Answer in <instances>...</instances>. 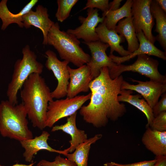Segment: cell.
Wrapping results in <instances>:
<instances>
[{
  "label": "cell",
  "instance_id": "9",
  "mask_svg": "<svg viewBox=\"0 0 166 166\" xmlns=\"http://www.w3.org/2000/svg\"><path fill=\"white\" fill-rule=\"evenodd\" d=\"M47 58L45 63L46 68L52 71L57 81L55 89L51 92L53 99H59L67 96L69 83V75L67 66L69 62L65 60L60 61L56 53L48 49L45 52Z\"/></svg>",
  "mask_w": 166,
  "mask_h": 166
},
{
  "label": "cell",
  "instance_id": "8",
  "mask_svg": "<svg viewBox=\"0 0 166 166\" xmlns=\"http://www.w3.org/2000/svg\"><path fill=\"white\" fill-rule=\"evenodd\" d=\"M151 1L133 0L131 12L136 34L142 31L146 38L154 44L156 40L152 33L154 23L150 8Z\"/></svg>",
  "mask_w": 166,
  "mask_h": 166
},
{
  "label": "cell",
  "instance_id": "3",
  "mask_svg": "<svg viewBox=\"0 0 166 166\" xmlns=\"http://www.w3.org/2000/svg\"><path fill=\"white\" fill-rule=\"evenodd\" d=\"M26 109L22 103L14 105L8 100L0 103V133L19 141L33 138L29 128Z\"/></svg>",
  "mask_w": 166,
  "mask_h": 166
},
{
  "label": "cell",
  "instance_id": "18",
  "mask_svg": "<svg viewBox=\"0 0 166 166\" xmlns=\"http://www.w3.org/2000/svg\"><path fill=\"white\" fill-rule=\"evenodd\" d=\"M95 31L101 42L108 45L110 47V54L114 51L117 52L121 57L128 56L131 53L124 49L120 45L124 42L125 38L118 35L115 30H109L106 27L104 20L96 28Z\"/></svg>",
  "mask_w": 166,
  "mask_h": 166
},
{
  "label": "cell",
  "instance_id": "13",
  "mask_svg": "<svg viewBox=\"0 0 166 166\" xmlns=\"http://www.w3.org/2000/svg\"><path fill=\"white\" fill-rule=\"evenodd\" d=\"M69 82L67 87V97L72 98L80 93L87 92L89 90V85L93 80L89 67L84 65L76 69L68 65Z\"/></svg>",
  "mask_w": 166,
  "mask_h": 166
},
{
  "label": "cell",
  "instance_id": "23",
  "mask_svg": "<svg viewBox=\"0 0 166 166\" xmlns=\"http://www.w3.org/2000/svg\"><path fill=\"white\" fill-rule=\"evenodd\" d=\"M150 10L156 22L155 31L158 33L155 37L161 46L166 52V14L160 7L155 0H152Z\"/></svg>",
  "mask_w": 166,
  "mask_h": 166
},
{
  "label": "cell",
  "instance_id": "24",
  "mask_svg": "<svg viewBox=\"0 0 166 166\" xmlns=\"http://www.w3.org/2000/svg\"><path fill=\"white\" fill-rule=\"evenodd\" d=\"M102 136L101 134H97L88 139L80 144L73 153L67 154L65 156L67 158L74 162L77 166H88L89 152L91 145L101 139Z\"/></svg>",
  "mask_w": 166,
  "mask_h": 166
},
{
  "label": "cell",
  "instance_id": "5",
  "mask_svg": "<svg viewBox=\"0 0 166 166\" xmlns=\"http://www.w3.org/2000/svg\"><path fill=\"white\" fill-rule=\"evenodd\" d=\"M21 59L17 60L14 64L12 79L8 86L7 96L12 104H18L17 94L24 82L33 73L41 74L44 66L37 60V56L28 45L23 48Z\"/></svg>",
  "mask_w": 166,
  "mask_h": 166
},
{
  "label": "cell",
  "instance_id": "25",
  "mask_svg": "<svg viewBox=\"0 0 166 166\" xmlns=\"http://www.w3.org/2000/svg\"><path fill=\"white\" fill-rule=\"evenodd\" d=\"M132 0H127L124 5L118 9L114 11L107 10L102 13L105 17L104 22L109 30H114L117 24L124 18L132 17L131 8Z\"/></svg>",
  "mask_w": 166,
  "mask_h": 166
},
{
  "label": "cell",
  "instance_id": "7",
  "mask_svg": "<svg viewBox=\"0 0 166 166\" xmlns=\"http://www.w3.org/2000/svg\"><path fill=\"white\" fill-rule=\"evenodd\" d=\"M91 93L77 96L72 98L53 100L49 102L47 107L45 128H51L60 119L68 117L77 112L83 105L90 99Z\"/></svg>",
  "mask_w": 166,
  "mask_h": 166
},
{
  "label": "cell",
  "instance_id": "35",
  "mask_svg": "<svg viewBox=\"0 0 166 166\" xmlns=\"http://www.w3.org/2000/svg\"><path fill=\"white\" fill-rule=\"evenodd\" d=\"M36 162H32L31 163L29 164H21L16 163L10 166H33L35 163ZM0 166H5L0 164Z\"/></svg>",
  "mask_w": 166,
  "mask_h": 166
},
{
  "label": "cell",
  "instance_id": "27",
  "mask_svg": "<svg viewBox=\"0 0 166 166\" xmlns=\"http://www.w3.org/2000/svg\"><path fill=\"white\" fill-rule=\"evenodd\" d=\"M36 166H77L73 161L66 158L61 157L60 155L56 156L53 161L45 160H40Z\"/></svg>",
  "mask_w": 166,
  "mask_h": 166
},
{
  "label": "cell",
  "instance_id": "28",
  "mask_svg": "<svg viewBox=\"0 0 166 166\" xmlns=\"http://www.w3.org/2000/svg\"><path fill=\"white\" fill-rule=\"evenodd\" d=\"M150 127L160 132L166 131V111L155 117Z\"/></svg>",
  "mask_w": 166,
  "mask_h": 166
},
{
  "label": "cell",
  "instance_id": "26",
  "mask_svg": "<svg viewBox=\"0 0 166 166\" xmlns=\"http://www.w3.org/2000/svg\"><path fill=\"white\" fill-rule=\"evenodd\" d=\"M78 0H57L58 8L55 14L57 20L62 22L69 16L72 9Z\"/></svg>",
  "mask_w": 166,
  "mask_h": 166
},
{
  "label": "cell",
  "instance_id": "31",
  "mask_svg": "<svg viewBox=\"0 0 166 166\" xmlns=\"http://www.w3.org/2000/svg\"><path fill=\"white\" fill-rule=\"evenodd\" d=\"M161 98L152 108L154 117L161 113L166 111V93L161 96Z\"/></svg>",
  "mask_w": 166,
  "mask_h": 166
},
{
  "label": "cell",
  "instance_id": "4",
  "mask_svg": "<svg viewBox=\"0 0 166 166\" xmlns=\"http://www.w3.org/2000/svg\"><path fill=\"white\" fill-rule=\"evenodd\" d=\"M47 45L53 46L61 58L79 67L89 62L91 56L80 46V42L72 34L60 30L58 23H55L47 35Z\"/></svg>",
  "mask_w": 166,
  "mask_h": 166
},
{
  "label": "cell",
  "instance_id": "34",
  "mask_svg": "<svg viewBox=\"0 0 166 166\" xmlns=\"http://www.w3.org/2000/svg\"><path fill=\"white\" fill-rule=\"evenodd\" d=\"M160 7L165 12H166V0H156Z\"/></svg>",
  "mask_w": 166,
  "mask_h": 166
},
{
  "label": "cell",
  "instance_id": "14",
  "mask_svg": "<svg viewBox=\"0 0 166 166\" xmlns=\"http://www.w3.org/2000/svg\"><path fill=\"white\" fill-rule=\"evenodd\" d=\"M22 18L23 26L26 28H29L31 26H33L41 30L43 35L42 44L47 45V34L55 23L49 18L47 8L38 5L35 11L31 9L24 15Z\"/></svg>",
  "mask_w": 166,
  "mask_h": 166
},
{
  "label": "cell",
  "instance_id": "20",
  "mask_svg": "<svg viewBox=\"0 0 166 166\" xmlns=\"http://www.w3.org/2000/svg\"><path fill=\"white\" fill-rule=\"evenodd\" d=\"M38 0H31L17 14H14L10 12L7 6V0H2L0 2V18L2 24L1 30H4L10 24H17L21 27H24L22 16L27 13L38 2Z\"/></svg>",
  "mask_w": 166,
  "mask_h": 166
},
{
  "label": "cell",
  "instance_id": "6",
  "mask_svg": "<svg viewBox=\"0 0 166 166\" xmlns=\"http://www.w3.org/2000/svg\"><path fill=\"white\" fill-rule=\"evenodd\" d=\"M137 56L136 61L132 64L117 65L109 69L111 78L114 79L124 72L132 71L144 75L150 80L166 83V76L161 74L158 71L159 63L157 60L146 54H141Z\"/></svg>",
  "mask_w": 166,
  "mask_h": 166
},
{
  "label": "cell",
  "instance_id": "2",
  "mask_svg": "<svg viewBox=\"0 0 166 166\" xmlns=\"http://www.w3.org/2000/svg\"><path fill=\"white\" fill-rule=\"evenodd\" d=\"M22 88L21 97L27 117L34 127L42 130L45 128L49 103L53 100L49 87L41 74L33 73L29 76Z\"/></svg>",
  "mask_w": 166,
  "mask_h": 166
},
{
  "label": "cell",
  "instance_id": "29",
  "mask_svg": "<svg viewBox=\"0 0 166 166\" xmlns=\"http://www.w3.org/2000/svg\"><path fill=\"white\" fill-rule=\"evenodd\" d=\"M109 7L108 0H88L82 10L95 8L101 10L103 13L108 10Z\"/></svg>",
  "mask_w": 166,
  "mask_h": 166
},
{
  "label": "cell",
  "instance_id": "11",
  "mask_svg": "<svg viewBox=\"0 0 166 166\" xmlns=\"http://www.w3.org/2000/svg\"><path fill=\"white\" fill-rule=\"evenodd\" d=\"M131 79L138 84H131L124 80L121 85V90H130L137 92L143 97L152 109L158 101L160 97L166 93V83L150 80L143 81Z\"/></svg>",
  "mask_w": 166,
  "mask_h": 166
},
{
  "label": "cell",
  "instance_id": "12",
  "mask_svg": "<svg viewBox=\"0 0 166 166\" xmlns=\"http://www.w3.org/2000/svg\"><path fill=\"white\" fill-rule=\"evenodd\" d=\"M83 43L86 45L90 50L91 59L86 65L89 67L93 80L97 77L103 67H107L109 70L117 64L108 56L106 51L108 45L99 40L94 42Z\"/></svg>",
  "mask_w": 166,
  "mask_h": 166
},
{
  "label": "cell",
  "instance_id": "17",
  "mask_svg": "<svg viewBox=\"0 0 166 166\" xmlns=\"http://www.w3.org/2000/svg\"><path fill=\"white\" fill-rule=\"evenodd\" d=\"M77 112L67 117V122L65 123L53 126L51 130L53 132L61 130L70 135L71 138L69 141L70 146L64 150L68 153L74 151L80 144L88 139L87 135L85 131L78 129L77 127Z\"/></svg>",
  "mask_w": 166,
  "mask_h": 166
},
{
  "label": "cell",
  "instance_id": "15",
  "mask_svg": "<svg viewBox=\"0 0 166 166\" xmlns=\"http://www.w3.org/2000/svg\"><path fill=\"white\" fill-rule=\"evenodd\" d=\"M139 42L138 49L129 55L123 57H119L113 54H110L109 57L117 65H119L124 62L128 61L136 56L141 54H146L148 56H156L162 59L166 60V52H163L157 48L153 44L148 40L141 31L136 34Z\"/></svg>",
  "mask_w": 166,
  "mask_h": 166
},
{
  "label": "cell",
  "instance_id": "32",
  "mask_svg": "<svg viewBox=\"0 0 166 166\" xmlns=\"http://www.w3.org/2000/svg\"><path fill=\"white\" fill-rule=\"evenodd\" d=\"M122 0H114L109 3L108 10L114 11L119 8Z\"/></svg>",
  "mask_w": 166,
  "mask_h": 166
},
{
  "label": "cell",
  "instance_id": "10",
  "mask_svg": "<svg viewBox=\"0 0 166 166\" xmlns=\"http://www.w3.org/2000/svg\"><path fill=\"white\" fill-rule=\"evenodd\" d=\"M87 17L80 16L78 19L81 24L74 29H69L66 32L74 36L78 39H81L84 42H94L99 40L95 29L99 23L103 22L105 17L99 16L97 9L88 8Z\"/></svg>",
  "mask_w": 166,
  "mask_h": 166
},
{
  "label": "cell",
  "instance_id": "33",
  "mask_svg": "<svg viewBox=\"0 0 166 166\" xmlns=\"http://www.w3.org/2000/svg\"><path fill=\"white\" fill-rule=\"evenodd\" d=\"M156 161L153 166H166V156H156Z\"/></svg>",
  "mask_w": 166,
  "mask_h": 166
},
{
  "label": "cell",
  "instance_id": "22",
  "mask_svg": "<svg viewBox=\"0 0 166 166\" xmlns=\"http://www.w3.org/2000/svg\"><path fill=\"white\" fill-rule=\"evenodd\" d=\"M132 17L120 21L115 29L117 33L126 39L128 45V50L132 53L139 47V42L132 22Z\"/></svg>",
  "mask_w": 166,
  "mask_h": 166
},
{
  "label": "cell",
  "instance_id": "19",
  "mask_svg": "<svg viewBox=\"0 0 166 166\" xmlns=\"http://www.w3.org/2000/svg\"><path fill=\"white\" fill-rule=\"evenodd\" d=\"M141 141L145 148L156 156H166V131L160 132L146 127Z\"/></svg>",
  "mask_w": 166,
  "mask_h": 166
},
{
  "label": "cell",
  "instance_id": "21",
  "mask_svg": "<svg viewBox=\"0 0 166 166\" xmlns=\"http://www.w3.org/2000/svg\"><path fill=\"white\" fill-rule=\"evenodd\" d=\"M133 91L130 90L122 89L118 97L119 102H126L136 108L146 116L147 121L146 127H150L154 117L152 109L139 94L132 95Z\"/></svg>",
  "mask_w": 166,
  "mask_h": 166
},
{
  "label": "cell",
  "instance_id": "1",
  "mask_svg": "<svg viewBox=\"0 0 166 166\" xmlns=\"http://www.w3.org/2000/svg\"><path fill=\"white\" fill-rule=\"evenodd\" d=\"M124 80L122 75L111 79L107 67L101 69L99 75L89 85V103L80 109V114L86 122L100 128L105 126L109 120L115 121L124 115L125 105L118 99Z\"/></svg>",
  "mask_w": 166,
  "mask_h": 166
},
{
  "label": "cell",
  "instance_id": "30",
  "mask_svg": "<svg viewBox=\"0 0 166 166\" xmlns=\"http://www.w3.org/2000/svg\"><path fill=\"white\" fill-rule=\"evenodd\" d=\"M156 161V159L155 158L153 160L127 164H120L111 161L104 164V166H153Z\"/></svg>",
  "mask_w": 166,
  "mask_h": 166
},
{
  "label": "cell",
  "instance_id": "16",
  "mask_svg": "<svg viewBox=\"0 0 166 166\" xmlns=\"http://www.w3.org/2000/svg\"><path fill=\"white\" fill-rule=\"evenodd\" d=\"M50 134L48 132L44 131L38 136L20 141L22 146L25 149L23 155L26 161L32 162L34 156L38 152L42 150L56 152L64 156L67 154L64 150H57L49 146L47 143V140Z\"/></svg>",
  "mask_w": 166,
  "mask_h": 166
}]
</instances>
